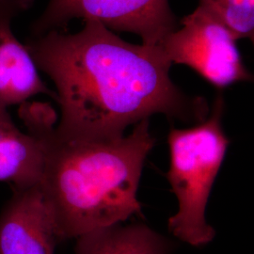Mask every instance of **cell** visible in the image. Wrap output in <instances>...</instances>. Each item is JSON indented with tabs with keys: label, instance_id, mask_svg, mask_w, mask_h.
I'll return each instance as SVG.
<instances>
[{
	"label": "cell",
	"instance_id": "obj_1",
	"mask_svg": "<svg viewBox=\"0 0 254 254\" xmlns=\"http://www.w3.org/2000/svg\"><path fill=\"white\" fill-rule=\"evenodd\" d=\"M25 45L57 88L58 136L117 138L154 114L198 123L206 118V102L173 84V64L160 46L127 43L98 21L86 20L73 34L31 35Z\"/></svg>",
	"mask_w": 254,
	"mask_h": 254
},
{
	"label": "cell",
	"instance_id": "obj_9",
	"mask_svg": "<svg viewBox=\"0 0 254 254\" xmlns=\"http://www.w3.org/2000/svg\"><path fill=\"white\" fill-rule=\"evenodd\" d=\"M114 224L75 238L74 254H172L174 242L143 223Z\"/></svg>",
	"mask_w": 254,
	"mask_h": 254
},
{
	"label": "cell",
	"instance_id": "obj_3",
	"mask_svg": "<svg viewBox=\"0 0 254 254\" xmlns=\"http://www.w3.org/2000/svg\"><path fill=\"white\" fill-rule=\"evenodd\" d=\"M223 107L224 101L218 96L209 118L189 129L173 128L168 136L171 163L167 178L179 204L168 229L178 240L196 248L216 236L206 220V206L229 146L221 125Z\"/></svg>",
	"mask_w": 254,
	"mask_h": 254
},
{
	"label": "cell",
	"instance_id": "obj_8",
	"mask_svg": "<svg viewBox=\"0 0 254 254\" xmlns=\"http://www.w3.org/2000/svg\"><path fill=\"white\" fill-rule=\"evenodd\" d=\"M46 151L45 136L21 131L8 110L0 111V183H9L11 189L39 185Z\"/></svg>",
	"mask_w": 254,
	"mask_h": 254
},
{
	"label": "cell",
	"instance_id": "obj_6",
	"mask_svg": "<svg viewBox=\"0 0 254 254\" xmlns=\"http://www.w3.org/2000/svg\"><path fill=\"white\" fill-rule=\"evenodd\" d=\"M11 190L0 211V254H55L64 241L40 184Z\"/></svg>",
	"mask_w": 254,
	"mask_h": 254
},
{
	"label": "cell",
	"instance_id": "obj_10",
	"mask_svg": "<svg viewBox=\"0 0 254 254\" xmlns=\"http://www.w3.org/2000/svg\"><path fill=\"white\" fill-rule=\"evenodd\" d=\"M199 6L225 25L236 40L254 37V0H200Z\"/></svg>",
	"mask_w": 254,
	"mask_h": 254
},
{
	"label": "cell",
	"instance_id": "obj_2",
	"mask_svg": "<svg viewBox=\"0 0 254 254\" xmlns=\"http://www.w3.org/2000/svg\"><path fill=\"white\" fill-rule=\"evenodd\" d=\"M46 127L40 187L63 241L141 215L137 190L155 143L149 119L131 134L111 139L66 138Z\"/></svg>",
	"mask_w": 254,
	"mask_h": 254
},
{
	"label": "cell",
	"instance_id": "obj_4",
	"mask_svg": "<svg viewBox=\"0 0 254 254\" xmlns=\"http://www.w3.org/2000/svg\"><path fill=\"white\" fill-rule=\"evenodd\" d=\"M236 38L225 25L199 6L165 37L159 46L172 64H184L218 88L251 80L236 46Z\"/></svg>",
	"mask_w": 254,
	"mask_h": 254
},
{
	"label": "cell",
	"instance_id": "obj_5",
	"mask_svg": "<svg viewBox=\"0 0 254 254\" xmlns=\"http://www.w3.org/2000/svg\"><path fill=\"white\" fill-rule=\"evenodd\" d=\"M73 19L94 20L111 30L134 33L149 46H159L177 28L169 0H50L32 25L31 35L62 30Z\"/></svg>",
	"mask_w": 254,
	"mask_h": 254
},
{
	"label": "cell",
	"instance_id": "obj_7",
	"mask_svg": "<svg viewBox=\"0 0 254 254\" xmlns=\"http://www.w3.org/2000/svg\"><path fill=\"white\" fill-rule=\"evenodd\" d=\"M32 4L33 0H0V111L41 93L57 100L56 92L42 80L27 46L11 30L12 19Z\"/></svg>",
	"mask_w": 254,
	"mask_h": 254
}]
</instances>
